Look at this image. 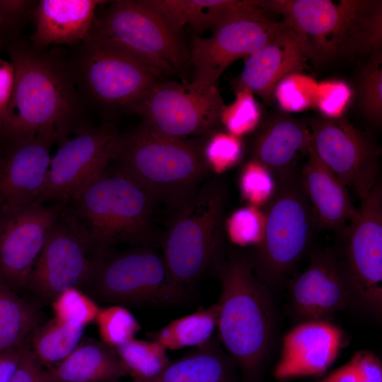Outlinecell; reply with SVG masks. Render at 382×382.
Returning a JSON list of instances; mask_svg holds the SVG:
<instances>
[{
  "mask_svg": "<svg viewBox=\"0 0 382 382\" xmlns=\"http://www.w3.org/2000/svg\"><path fill=\"white\" fill-rule=\"evenodd\" d=\"M68 54L75 84L86 106L128 112L160 80L132 56L86 38Z\"/></svg>",
  "mask_w": 382,
  "mask_h": 382,
  "instance_id": "cell-9",
  "label": "cell"
},
{
  "mask_svg": "<svg viewBox=\"0 0 382 382\" xmlns=\"http://www.w3.org/2000/svg\"><path fill=\"white\" fill-rule=\"evenodd\" d=\"M265 10L236 16L212 29L208 37H195L189 52L193 69L191 83L199 88L216 86L233 62L249 57L272 40L284 26Z\"/></svg>",
  "mask_w": 382,
  "mask_h": 382,
  "instance_id": "cell-15",
  "label": "cell"
},
{
  "mask_svg": "<svg viewBox=\"0 0 382 382\" xmlns=\"http://www.w3.org/2000/svg\"><path fill=\"white\" fill-rule=\"evenodd\" d=\"M91 253L95 255L84 226L66 207L46 236L27 288L51 302L68 289H81L88 284L99 259Z\"/></svg>",
  "mask_w": 382,
  "mask_h": 382,
  "instance_id": "cell-13",
  "label": "cell"
},
{
  "mask_svg": "<svg viewBox=\"0 0 382 382\" xmlns=\"http://www.w3.org/2000/svg\"><path fill=\"white\" fill-rule=\"evenodd\" d=\"M343 330L331 320L299 323L282 340L274 375L279 381L325 375L346 345Z\"/></svg>",
  "mask_w": 382,
  "mask_h": 382,
  "instance_id": "cell-20",
  "label": "cell"
},
{
  "mask_svg": "<svg viewBox=\"0 0 382 382\" xmlns=\"http://www.w3.org/2000/svg\"><path fill=\"white\" fill-rule=\"evenodd\" d=\"M337 250L348 276L354 310L376 320L382 313V185L361 200Z\"/></svg>",
  "mask_w": 382,
  "mask_h": 382,
  "instance_id": "cell-11",
  "label": "cell"
},
{
  "mask_svg": "<svg viewBox=\"0 0 382 382\" xmlns=\"http://www.w3.org/2000/svg\"><path fill=\"white\" fill-rule=\"evenodd\" d=\"M9 382H53L45 368L26 344L18 366Z\"/></svg>",
  "mask_w": 382,
  "mask_h": 382,
  "instance_id": "cell-41",
  "label": "cell"
},
{
  "mask_svg": "<svg viewBox=\"0 0 382 382\" xmlns=\"http://www.w3.org/2000/svg\"><path fill=\"white\" fill-rule=\"evenodd\" d=\"M65 207L33 202L0 210V282L8 289L27 288L46 236Z\"/></svg>",
  "mask_w": 382,
  "mask_h": 382,
  "instance_id": "cell-16",
  "label": "cell"
},
{
  "mask_svg": "<svg viewBox=\"0 0 382 382\" xmlns=\"http://www.w3.org/2000/svg\"><path fill=\"white\" fill-rule=\"evenodd\" d=\"M122 134L107 120L88 126L60 145L51 158L45 185L35 202L54 201L66 205L102 175L117 153Z\"/></svg>",
  "mask_w": 382,
  "mask_h": 382,
  "instance_id": "cell-14",
  "label": "cell"
},
{
  "mask_svg": "<svg viewBox=\"0 0 382 382\" xmlns=\"http://www.w3.org/2000/svg\"><path fill=\"white\" fill-rule=\"evenodd\" d=\"M259 112L253 94L245 89H240L236 100L223 107L220 122L228 133L238 137L251 131L257 125Z\"/></svg>",
  "mask_w": 382,
  "mask_h": 382,
  "instance_id": "cell-36",
  "label": "cell"
},
{
  "mask_svg": "<svg viewBox=\"0 0 382 382\" xmlns=\"http://www.w3.org/2000/svg\"><path fill=\"white\" fill-rule=\"evenodd\" d=\"M263 207L262 240L246 255L256 275L272 289L291 273L318 228L301 173L294 168L276 178L274 192Z\"/></svg>",
  "mask_w": 382,
  "mask_h": 382,
  "instance_id": "cell-6",
  "label": "cell"
},
{
  "mask_svg": "<svg viewBox=\"0 0 382 382\" xmlns=\"http://www.w3.org/2000/svg\"><path fill=\"white\" fill-rule=\"evenodd\" d=\"M25 344L0 352V382H9L20 362Z\"/></svg>",
  "mask_w": 382,
  "mask_h": 382,
  "instance_id": "cell-43",
  "label": "cell"
},
{
  "mask_svg": "<svg viewBox=\"0 0 382 382\" xmlns=\"http://www.w3.org/2000/svg\"><path fill=\"white\" fill-rule=\"evenodd\" d=\"M272 176L268 169L253 159L243 167L240 188L243 198L250 206L263 207L270 199L275 187Z\"/></svg>",
  "mask_w": 382,
  "mask_h": 382,
  "instance_id": "cell-37",
  "label": "cell"
},
{
  "mask_svg": "<svg viewBox=\"0 0 382 382\" xmlns=\"http://www.w3.org/2000/svg\"><path fill=\"white\" fill-rule=\"evenodd\" d=\"M54 318L70 325L85 328L95 321L100 310L98 303L79 288H70L52 301Z\"/></svg>",
  "mask_w": 382,
  "mask_h": 382,
  "instance_id": "cell-33",
  "label": "cell"
},
{
  "mask_svg": "<svg viewBox=\"0 0 382 382\" xmlns=\"http://www.w3.org/2000/svg\"><path fill=\"white\" fill-rule=\"evenodd\" d=\"M308 58L302 37L284 24L272 40L248 57L238 78V88L268 101L278 83L303 70Z\"/></svg>",
  "mask_w": 382,
  "mask_h": 382,
  "instance_id": "cell-21",
  "label": "cell"
},
{
  "mask_svg": "<svg viewBox=\"0 0 382 382\" xmlns=\"http://www.w3.org/2000/svg\"><path fill=\"white\" fill-rule=\"evenodd\" d=\"M102 0H40L33 15L30 44L38 50L59 45L75 47L85 40Z\"/></svg>",
  "mask_w": 382,
  "mask_h": 382,
  "instance_id": "cell-22",
  "label": "cell"
},
{
  "mask_svg": "<svg viewBox=\"0 0 382 382\" xmlns=\"http://www.w3.org/2000/svg\"><path fill=\"white\" fill-rule=\"evenodd\" d=\"M268 13L303 40L311 57L332 58L342 53L378 52L381 45V1H260Z\"/></svg>",
  "mask_w": 382,
  "mask_h": 382,
  "instance_id": "cell-3",
  "label": "cell"
},
{
  "mask_svg": "<svg viewBox=\"0 0 382 382\" xmlns=\"http://www.w3.org/2000/svg\"><path fill=\"white\" fill-rule=\"evenodd\" d=\"M178 34L185 25L213 29L232 17L264 10L260 0H147Z\"/></svg>",
  "mask_w": 382,
  "mask_h": 382,
  "instance_id": "cell-24",
  "label": "cell"
},
{
  "mask_svg": "<svg viewBox=\"0 0 382 382\" xmlns=\"http://www.w3.org/2000/svg\"><path fill=\"white\" fill-rule=\"evenodd\" d=\"M87 285L98 300L123 306L174 304L185 299L188 291L152 247L99 258Z\"/></svg>",
  "mask_w": 382,
  "mask_h": 382,
  "instance_id": "cell-10",
  "label": "cell"
},
{
  "mask_svg": "<svg viewBox=\"0 0 382 382\" xmlns=\"http://www.w3.org/2000/svg\"><path fill=\"white\" fill-rule=\"evenodd\" d=\"M1 34H0V47H1Z\"/></svg>",
  "mask_w": 382,
  "mask_h": 382,
  "instance_id": "cell-44",
  "label": "cell"
},
{
  "mask_svg": "<svg viewBox=\"0 0 382 382\" xmlns=\"http://www.w3.org/2000/svg\"><path fill=\"white\" fill-rule=\"evenodd\" d=\"M310 131L299 120L279 117L261 131L255 141L253 160L265 166L276 178L294 168L299 152L308 151Z\"/></svg>",
  "mask_w": 382,
  "mask_h": 382,
  "instance_id": "cell-26",
  "label": "cell"
},
{
  "mask_svg": "<svg viewBox=\"0 0 382 382\" xmlns=\"http://www.w3.org/2000/svg\"><path fill=\"white\" fill-rule=\"evenodd\" d=\"M14 82V71L10 62L0 58V119L10 100Z\"/></svg>",
  "mask_w": 382,
  "mask_h": 382,
  "instance_id": "cell-42",
  "label": "cell"
},
{
  "mask_svg": "<svg viewBox=\"0 0 382 382\" xmlns=\"http://www.w3.org/2000/svg\"><path fill=\"white\" fill-rule=\"evenodd\" d=\"M86 38L135 58L160 80L183 77L189 52L177 33L147 0H117L96 16Z\"/></svg>",
  "mask_w": 382,
  "mask_h": 382,
  "instance_id": "cell-7",
  "label": "cell"
},
{
  "mask_svg": "<svg viewBox=\"0 0 382 382\" xmlns=\"http://www.w3.org/2000/svg\"><path fill=\"white\" fill-rule=\"evenodd\" d=\"M359 96L363 111L374 123L382 117V69L381 54H376L360 76Z\"/></svg>",
  "mask_w": 382,
  "mask_h": 382,
  "instance_id": "cell-35",
  "label": "cell"
},
{
  "mask_svg": "<svg viewBox=\"0 0 382 382\" xmlns=\"http://www.w3.org/2000/svg\"><path fill=\"white\" fill-rule=\"evenodd\" d=\"M265 219L262 211L253 206L234 212L226 221L230 240L239 245H257L264 232Z\"/></svg>",
  "mask_w": 382,
  "mask_h": 382,
  "instance_id": "cell-38",
  "label": "cell"
},
{
  "mask_svg": "<svg viewBox=\"0 0 382 382\" xmlns=\"http://www.w3.org/2000/svg\"><path fill=\"white\" fill-rule=\"evenodd\" d=\"M58 135L52 129L7 141L0 154V210L35 202L45 185L50 149Z\"/></svg>",
  "mask_w": 382,
  "mask_h": 382,
  "instance_id": "cell-19",
  "label": "cell"
},
{
  "mask_svg": "<svg viewBox=\"0 0 382 382\" xmlns=\"http://www.w3.org/2000/svg\"><path fill=\"white\" fill-rule=\"evenodd\" d=\"M37 1H0V31L4 30L8 42L22 37L23 28L33 20Z\"/></svg>",
  "mask_w": 382,
  "mask_h": 382,
  "instance_id": "cell-40",
  "label": "cell"
},
{
  "mask_svg": "<svg viewBox=\"0 0 382 382\" xmlns=\"http://www.w3.org/2000/svg\"><path fill=\"white\" fill-rule=\"evenodd\" d=\"M308 154V159L301 177L314 212L317 228L334 231L340 237L357 209L347 188L319 159L310 141Z\"/></svg>",
  "mask_w": 382,
  "mask_h": 382,
  "instance_id": "cell-23",
  "label": "cell"
},
{
  "mask_svg": "<svg viewBox=\"0 0 382 382\" xmlns=\"http://www.w3.org/2000/svg\"><path fill=\"white\" fill-rule=\"evenodd\" d=\"M221 295L216 328L228 354L250 381L259 378L274 341L276 311L271 289L255 273L246 255L217 261Z\"/></svg>",
  "mask_w": 382,
  "mask_h": 382,
  "instance_id": "cell-2",
  "label": "cell"
},
{
  "mask_svg": "<svg viewBox=\"0 0 382 382\" xmlns=\"http://www.w3.org/2000/svg\"><path fill=\"white\" fill-rule=\"evenodd\" d=\"M47 371L53 382H118L128 376L115 350L92 338L82 339L67 357Z\"/></svg>",
  "mask_w": 382,
  "mask_h": 382,
  "instance_id": "cell-25",
  "label": "cell"
},
{
  "mask_svg": "<svg viewBox=\"0 0 382 382\" xmlns=\"http://www.w3.org/2000/svg\"><path fill=\"white\" fill-rule=\"evenodd\" d=\"M217 302L207 308L172 320L160 330L151 332L149 337L165 349L178 350L188 347H201L212 338L217 325Z\"/></svg>",
  "mask_w": 382,
  "mask_h": 382,
  "instance_id": "cell-28",
  "label": "cell"
},
{
  "mask_svg": "<svg viewBox=\"0 0 382 382\" xmlns=\"http://www.w3.org/2000/svg\"><path fill=\"white\" fill-rule=\"evenodd\" d=\"M72 212L84 226L93 253L103 257L127 243L152 247L155 199L123 174L105 172L71 201Z\"/></svg>",
  "mask_w": 382,
  "mask_h": 382,
  "instance_id": "cell-5",
  "label": "cell"
},
{
  "mask_svg": "<svg viewBox=\"0 0 382 382\" xmlns=\"http://www.w3.org/2000/svg\"><path fill=\"white\" fill-rule=\"evenodd\" d=\"M83 327L63 323L54 317L33 332L30 347L47 369L67 357L83 339Z\"/></svg>",
  "mask_w": 382,
  "mask_h": 382,
  "instance_id": "cell-30",
  "label": "cell"
},
{
  "mask_svg": "<svg viewBox=\"0 0 382 382\" xmlns=\"http://www.w3.org/2000/svg\"><path fill=\"white\" fill-rule=\"evenodd\" d=\"M225 198L221 183H203L178 207L164 234L162 255L173 277L187 290L219 260Z\"/></svg>",
  "mask_w": 382,
  "mask_h": 382,
  "instance_id": "cell-8",
  "label": "cell"
},
{
  "mask_svg": "<svg viewBox=\"0 0 382 382\" xmlns=\"http://www.w3.org/2000/svg\"><path fill=\"white\" fill-rule=\"evenodd\" d=\"M310 143L338 180L365 199L378 182L379 150L350 123L339 120L314 121Z\"/></svg>",
  "mask_w": 382,
  "mask_h": 382,
  "instance_id": "cell-17",
  "label": "cell"
},
{
  "mask_svg": "<svg viewBox=\"0 0 382 382\" xmlns=\"http://www.w3.org/2000/svg\"><path fill=\"white\" fill-rule=\"evenodd\" d=\"M132 382L158 376L171 362L166 349L154 340L133 338L115 349Z\"/></svg>",
  "mask_w": 382,
  "mask_h": 382,
  "instance_id": "cell-31",
  "label": "cell"
},
{
  "mask_svg": "<svg viewBox=\"0 0 382 382\" xmlns=\"http://www.w3.org/2000/svg\"><path fill=\"white\" fill-rule=\"evenodd\" d=\"M242 147L238 137L230 133L213 135L203 146V155L209 169L221 173L239 160Z\"/></svg>",
  "mask_w": 382,
  "mask_h": 382,
  "instance_id": "cell-39",
  "label": "cell"
},
{
  "mask_svg": "<svg viewBox=\"0 0 382 382\" xmlns=\"http://www.w3.org/2000/svg\"><path fill=\"white\" fill-rule=\"evenodd\" d=\"M224 106L214 86L202 88L190 83L158 81L127 112L168 136L185 139L210 133L220 122Z\"/></svg>",
  "mask_w": 382,
  "mask_h": 382,
  "instance_id": "cell-12",
  "label": "cell"
},
{
  "mask_svg": "<svg viewBox=\"0 0 382 382\" xmlns=\"http://www.w3.org/2000/svg\"><path fill=\"white\" fill-rule=\"evenodd\" d=\"M235 362L212 338L170 362L158 376L141 382H236Z\"/></svg>",
  "mask_w": 382,
  "mask_h": 382,
  "instance_id": "cell-27",
  "label": "cell"
},
{
  "mask_svg": "<svg viewBox=\"0 0 382 382\" xmlns=\"http://www.w3.org/2000/svg\"><path fill=\"white\" fill-rule=\"evenodd\" d=\"M289 308L299 323L331 320L338 311L354 309L348 276L337 250L311 252L308 267L290 283Z\"/></svg>",
  "mask_w": 382,
  "mask_h": 382,
  "instance_id": "cell-18",
  "label": "cell"
},
{
  "mask_svg": "<svg viewBox=\"0 0 382 382\" xmlns=\"http://www.w3.org/2000/svg\"><path fill=\"white\" fill-rule=\"evenodd\" d=\"M113 161L154 199L178 207L202 184L209 168L199 144L164 134L141 122L122 135Z\"/></svg>",
  "mask_w": 382,
  "mask_h": 382,
  "instance_id": "cell-4",
  "label": "cell"
},
{
  "mask_svg": "<svg viewBox=\"0 0 382 382\" xmlns=\"http://www.w3.org/2000/svg\"><path fill=\"white\" fill-rule=\"evenodd\" d=\"M39 321L37 308L0 282V352L25 344Z\"/></svg>",
  "mask_w": 382,
  "mask_h": 382,
  "instance_id": "cell-29",
  "label": "cell"
},
{
  "mask_svg": "<svg viewBox=\"0 0 382 382\" xmlns=\"http://www.w3.org/2000/svg\"><path fill=\"white\" fill-rule=\"evenodd\" d=\"M317 382H382V362L374 352L358 350L345 364Z\"/></svg>",
  "mask_w": 382,
  "mask_h": 382,
  "instance_id": "cell-34",
  "label": "cell"
},
{
  "mask_svg": "<svg viewBox=\"0 0 382 382\" xmlns=\"http://www.w3.org/2000/svg\"><path fill=\"white\" fill-rule=\"evenodd\" d=\"M95 321L101 342L114 349L134 338L141 328L134 316L121 305L100 308Z\"/></svg>",
  "mask_w": 382,
  "mask_h": 382,
  "instance_id": "cell-32",
  "label": "cell"
},
{
  "mask_svg": "<svg viewBox=\"0 0 382 382\" xmlns=\"http://www.w3.org/2000/svg\"><path fill=\"white\" fill-rule=\"evenodd\" d=\"M14 82L0 119L7 142L52 129L62 144L71 133L90 126L77 91L68 54L59 48L38 50L23 37L6 43Z\"/></svg>",
  "mask_w": 382,
  "mask_h": 382,
  "instance_id": "cell-1",
  "label": "cell"
}]
</instances>
